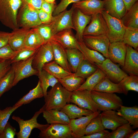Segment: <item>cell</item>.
<instances>
[{"label": "cell", "mask_w": 138, "mask_h": 138, "mask_svg": "<svg viewBox=\"0 0 138 138\" xmlns=\"http://www.w3.org/2000/svg\"><path fill=\"white\" fill-rule=\"evenodd\" d=\"M14 78V72L11 68L9 71L0 79V98L13 86Z\"/></svg>", "instance_id": "40"}, {"label": "cell", "mask_w": 138, "mask_h": 138, "mask_svg": "<svg viewBox=\"0 0 138 138\" xmlns=\"http://www.w3.org/2000/svg\"><path fill=\"white\" fill-rule=\"evenodd\" d=\"M74 8L72 5L69 10L66 9L57 15L53 16L52 21L48 24L50 27L52 36L65 29L75 30L72 20Z\"/></svg>", "instance_id": "8"}, {"label": "cell", "mask_w": 138, "mask_h": 138, "mask_svg": "<svg viewBox=\"0 0 138 138\" xmlns=\"http://www.w3.org/2000/svg\"><path fill=\"white\" fill-rule=\"evenodd\" d=\"M93 90L108 93H118L127 95V93L119 83L111 81L106 76L93 88Z\"/></svg>", "instance_id": "23"}, {"label": "cell", "mask_w": 138, "mask_h": 138, "mask_svg": "<svg viewBox=\"0 0 138 138\" xmlns=\"http://www.w3.org/2000/svg\"><path fill=\"white\" fill-rule=\"evenodd\" d=\"M67 59L72 72H75L83 60L85 59L82 52L75 48L65 49Z\"/></svg>", "instance_id": "30"}, {"label": "cell", "mask_w": 138, "mask_h": 138, "mask_svg": "<svg viewBox=\"0 0 138 138\" xmlns=\"http://www.w3.org/2000/svg\"><path fill=\"white\" fill-rule=\"evenodd\" d=\"M38 16L42 24H48L52 21L53 16L43 11L41 9L37 10Z\"/></svg>", "instance_id": "50"}, {"label": "cell", "mask_w": 138, "mask_h": 138, "mask_svg": "<svg viewBox=\"0 0 138 138\" xmlns=\"http://www.w3.org/2000/svg\"><path fill=\"white\" fill-rule=\"evenodd\" d=\"M43 116L47 123L49 124H68L70 119L63 112L54 109L44 110L42 112Z\"/></svg>", "instance_id": "26"}, {"label": "cell", "mask_w": 138, "mask_h": 138, "mask_svg": "<svg viewBox=\"0 0 138 138\" xmlns=\"http://www.w3.org/2000/svg\"><path fill=\"white\" fill-rule=\"evenodd\" d=\"M16 51H14L9 44L0 48V61L11 60Z\"/></svg>", "instance_id": "47"}, {"label": "cell", "mask_w": 138, "mask_h": 138, "mask_svg": "<svg viewBox=\"0 0 138 138\" xmlns=\"http://www.w3.org/2000/svg\"><path fill=\"white\" fill-rule=\"evenodd\" d=\"M17 21L19 28L28 29L36 27L42 24L38 17L37 10L23 4L18 11Z\"/></svg>", "instance_id": "5"}, {"label": "cell", "mask_w": 138, "mask_h": 138, "mask_svg": "<svg viewBox=\"0 0 138 138\" xmlns=\"http://www.w3.org/2000/svg\"><path fill=\"white\" fill-rule=\"evenodd\" d=\"M122 42L125 44L137 50L138 28L126 27Z\"/></svg>", "instance_id": "39"}, {"label": "cell", "mask_w": 138, "mask_h": 138, "mask_svg": "<svg viewBox=\"0 0 138 138\" xmlns=\"http://www.w3.org/2000/svg\"><path fill=\"white\" fill-rule=\"evenodd\" d=\"M126 27L138 28V2L126 11L121 19Z\"/></svg>", "instance_id": "31"}, {"label": "cell", "mask_w": 138, "mask_h": 138, "mask_svg": "<svg viewBox=\"0 0 138 138\" xmlns=\"http://www.w3.org/2000/svg\"><path fill=\"white\" fill-rule=\"evenodd\" d=\"M17 133L16 129L8 122L0 135V138H14Z\"/></svg>", "instance_id": "49"}, {"label": "cell", "mask_w": 138, "mask_h": 138, "mask_svg": "<svg viewBox=\"0 0 138 138\" xmlns=\"http://www.w3.org/2000/svg\"><path fill=\"white\" fill-rule=\"evenodd\" d=\"M106 76V74L104 72L98 67L96 71L86 78V80H85L77 90H86L90 91Z\"/></svg>", "instance_id": "34"}, {"label": "cell", "mask_w": 138, "mask_h": 138, "mask_svg": "<svg viewBox=\"0 0 138 138\" xmlns=\"http://www.w3.org/2000/svg\"><path fill=\"white\" fill-rule=\"evenodd\" d=\"M104 3V0H83L73 3V5L83 14L92 16L105 10Z\"/></svg>", "instance_id": "16"}, {"label": "cell", "mask_w": 138, "mask_h": 138, "mask_svg": "<svg viewBox=\"0 0 138 138\" xmlns=\"http://www.w3.org/2000/svg\"><path fill=\"white\" fill-rule=\"evenodd\" d=\"M70 102L94 112L99 110L98 106L93 99L90 91L87 90H77L72 92Z\"/></svg>", "instance_id": "9"}, {"label": "cell", "mask_w": 138, "mask_h": 138, "mask_svg": "<svg viewBox=\"0 0 138 138\" xmlns=\"http://www.w3.org/2000/svg\"><path fill=\"white\" fill-rule=\"evenodd\" d=\"M118 114L126 120L133 129L138 127V107L122 106L117 110Z\"/></svg>", "instance_id": "28"}, {"label": "cell", "mask_w": 138, "mask_h": 138, "mask_svg": "<svg viewBox=\"0 0 138 138\" xmlns=\"http://www.w3.org/2000/svg\"><path fill=\"white\" fill-rule=\"evenodd\" d=\"M138 0H123L125 5L126 11L129 10Z\"/></svg>", "instance_id": "56"}, {"label": "cell", "mask_w": 138, "mask_h": 138, "mask_svg": "<svg viewBox=\"0 0 138 138\" xmlns=\"http://www.w3.org/2000/svg\"><path fill=\"white\" fill-rule=\"evenodd\" d=\"M101 14L107 25L106 36L110 42L122 41L126 27L121 20L111 16L105 10Z\"/></svg>", "instance_id": "6"}, {"label": "cell", "mask_w": 138, "mask_h": 138, "mask_svg": "<svg viewBox=\"0 0 138 138\" xmlns=\"http://www.w3.org/2000/svg\"><path fill=\"white\" fill-rule=\"evenodd\" d=\"M138 130H137L133 131L130 133L127 136V138H138Z\"/></svg>", "instance_id": "57"}, {"label": "cell", "mask_w": 138, "mask_h": 138, "mask_svg": "<svg viewBox=\"0 0 138 138\" xmlns=\"http://www.w3.org/2000/svg\"><path fill=\"white\" fill-rule=\"evenodd\" d=\"M105 10L110 16L121 20L126 12L123 0H104Z\"/></svg>", "instance_id": "22"}, {"label": "cell", "mask_w": 138, "mask_h": 138, "mask_svg": "<svg viewBox=\"0 0 138 138\" xmlns=\"http://www.w3.org/2000/svg\"><path fill=\"white\" fill-rule=\"evenodd\" d=\"M22 105H14L12 107H7L3 110H0V135L2 133L12 113Z\"/></svg>", "instance_id": "44"}, {"label": "cell", "mask_w": 138, "mask_h": 138, "mask_svg": "<svg viewBox=\"0 0 138 138\" xmlns=\"http://www.w3.org/2000/svg\"><path fill=\"white\" fill-rule=\"evenodd\" d=\"M43 97L44 93L41 86L40 82L39 80L36 87L20 98L14 105L17 106L28 104L35 99Z\"/></svg>", "instance_id": "37"}, {"label": "cell", "mask_w": 138, "mask_h": 138, "mask_svg": "<svg viewBox=\"0 0 138 138\" xmlns=\"http://www.w3.org/2000/svg\"><path fill=\"white\" fill-rule=\"evenodd\" d=\"M134 131L132 126L128 123L117 128L110 132L107 138H127Z\"/></svg>", "instance_id": "42"}, {"label": "cell", "mask_w": 138, "mask_h": 138, "mask_svg": "<svg viewBox=\"0 0 138 138\" xmlns=\"http://www.w3.org/2000/svg\"><path fill=\"white\" fill-rule=\"evenodd\" d=\"M60 110L64 113L70 119L88 115L94 112L90 110L80 108L74 104L67 103Z\"/></svg>", "instance_id": "32"}, {"label": "cell", "mask_w": 138, "mask_h": 138, "mask_svg": "<svg viewBox=\"0 0 138 138\" xmlns=\"http://www.w3.org/2000/svg\"><path fill=\"white\" fill-rule=\"evenodd\" d=\"M50 41L53 48L54 61L66 71L72 73L68 61L65 49L54 40H51Z\"/></svg>", "instance_id": "24"}, {"label": "cell", "mask_w": 138, "mask_h": 138, "mask_svg": "<svg viewBox=\"0 0 138 138\" xmlns=\"http://www.w3.org/2000/svg\"><path fill=\"white\" fill-rule=\"evenodd\" d=\"M110 132L105 129L89 135H84L81 138H107Z\"/></svg>", "instance_id": "54"}, {"label": "cell", "mask_w": 138, "mask_h": 138, "mask_svg": "<svg viewBox=\"0 0 138 138\" xmlns=\"http://www.w3.org/2000/svg\"><path fill=\"white\" fill-rule=\"evenodd\" d=\"M99 110L87 116H83L77 119H70L69 125L71 131V135L73 138H81L85 135L86 127L91 120L100 113Z\"/></svg>", "instance_id": "15"}, {"label": "cell", "mask_w": 138, "mask_h": 138, "mask_svg": "<svg viewBox=\"0 0 138 138\" xmlns=\"http://www.w3.org/2000/svg\"><path fill=\"white\" fill-rule=\"evenodd\" d=\"M30 29L19 28L10 33L8 44L14 51H17L24 47L26 37Z\"/></svg>", "instance_id": "25"}, {"label": "cell", "mask_w": 138, "mask_h": 138, "mask_svg": "<svg viewBox=\"0 0 138 138\" xmlns=\"http://www.w3.org/2000/svg\"><path fill=\"white\" fill-rule=\"evenodd\" d=\"M83 0H61L59 4L56 6L52 14L53 16L57 15L66 9L70 4Z\"/></svg>", "instance_id": "48"}, {"label": "cell", "mask_w": 138, "mask_h": 138, "mask_svg": "<svg viewBox=\"0 0 138 138\" xmlns=\"http://www.w3.org/2000/svg\"><path fill=\"white\" fill-rule=\"evenodd\" d=\"M45 43L36 27L30 29L25 39L24 47L37 50Z\"/></svg>", "instance_id": "27"}, {"label": "cell", "mask_w": 138, "mask_h": 138, "mask_svg": "<svg viewBox=\"0 0 138 138\" xmlns=\"http://www.w3.org/2000/svg\"><path fill=\"white\" fill-rule=\"evenodd\" d=\"M22 4L28 5L38 10L41 8L42 4L44 0H21Z\"/></svg>", "instance_id": "52"}, {"label": "cell", "mask_w": 138, "mask_h": 138, "mask_svg": "<svg viewBox=\"0 0 138 138\" xmlns=\"http://www.w3.org/2000/svg\"><path fill=\"white\" fill-rule=\"evenodd\" d=\"M100 113L102 123L105 129H108L112 131L118 127L128 123L117 112L113 110H105Z\"/></svg>", "instance_id": "17"}, {"label": "cell", "mask_w": 138, "mask_h": 138, "mask_svg": "<svg viewBox=\"0 0 138 138\" xmlns=\"http://www.w3.org/2000/svg\"><path fill=\"white\" fill-rule=\"evenodd\" d=\"M54 59L53 48L50 41L45 43L37 50L34 56L32 66L38 72L39 74L44 65L53 61Z\"/></svg>", "instance_id": "10"}, {"label": "cell", "mask_w": 138, "mask_h": 138, "mask_svg": "<svg viewBox=\"0 0 138 138\" xmlns=\"http://www.w3.org/2000/svg\"><path fill=\"white\" fill-rule=\"evenodd\" d=\"M107 31L106 21L101 13H99L92 16L90 22L84 30L83 36L106 35Z\"/></svg>", "instance_id": "14"}, {"label": "cell", "mask_w": 138, "mask_h": 138, "mask_svg": "<svg viewBox=\"0 0 138 138\" xmlns=\"http://www.w3.org/2000/svg\"><path fill=\"white\" fill-rule=\"evenodd\" d=\"M51 40L56 41L65 49H79L78 41L73 34L71 29H65L58 32L52 36Z\"/></svg>", "instance_id": "19"}, {"label": "cell", "mask_w": 138, "mask_h": 138, "mask_svg": "<svg viewBox=\"0 0 138 138\" xmlns=\"http://www.w3.org/2000/svg\"><path fill=\"white\" fill-rule=\"evenodd\" d=\"M100 113L92 119L87 125L85 129V135H89L105 129L102 123Z\"/></svg>", "instance_id": "43"}, {"label": "cell", "mask_w": 138, "mask_h": 138, "mask_svg": "<svg viewBox=\"0 0 138 138\" xmlns=\"http://www.w3.org/2000/svg\"><path fill=\"white\" fill-rule=\"evenodd\" d=\"M34 55L27 60L11 64V68L14 73L13 86L16 85L19 81L25 78L33 75L38 76V72L33 68L32 66Z\"/></svg>", "instance_id": "7"}, {"label": "cell", "mask_w": 138, "mask_h": 138, "mask_svg": "<svg viewBox=\"0 0 138 138\" xmlns=\"http://www.w3.org/2000/svg\"><path fill=\"white\" fill-rule=\"evenodd\" d=\"M91 16L83 14L77 9L74 8L72 15V22L76 31L75 36L78 41L83 42L84 30L90 22Z\"/></svg>", "instance_id": "18"}, {"label": "cell", "mask_w": 138, "mask_h": 138, "mask_svg": "<svg viewBox=\"0 0 138 138\" xmlns=\"http://www.w3.org/2000/svg\"><path fill=\"white\" fill-rule=\"evenodd\" d=\"M36 28L45 43L51 40L52 35L49 24H42Z\"/></svg>", "instance_id": "46"}, {"label": "cell", "mask_w": 138, "mask_h": 138, "mask_svg": "<svg viewBox=\"0 0 138 138\" xmlns=\"http://www.w3.org/2000/svg\"><path fill=\"white\" fill-rule=\"evenodd\" d=\"M83 41L89 48L101 53L106 58H108V51L110 42L106 35L84 36Z\"/></svg>", "instance_id": "12"}, {"label": "cell", "mask_w": 138, "mask_h": 138, "mask_svg": "<svg viewBox=\"0 0 138 138\" xmlns=\"http://www.w3.org/2000/svg\"><path fill=\"white\" fill-rule=\"evenodd\" d=\"M10 60L0 61V79L3 77L11 68Z\"/></svg>", "instance_id": "51"}, {"label": "cell", "mask_w": 138, "mask_h": 138, "mask_svg": "<svg viewBox=\"0 0 138 138\" xmlns=\"http://www.w3.org/2000/svg\"><path fill=\"white\" fill-rule=\"evenodd\" d=\"M45 110L44 105L38 111L36 112L33 117L30 119L24 120L20 117L14 115L12 119L18 124L19 131L17 132L16 135L18 138H28L32 130L34 128L39 129L40 131L44 130L49 124H43L38 122L37 118L39 115Z\"/></svg>", "instance_id": "4"}, {"label": "cell", "mask_w": 138, "mask_h": 138, "mask_svg": "<svg viewBox=\"0 0 138 138\" xmlns=\"http://www.w3.org/2000/svg\"><path fill=\"white\" fill-rule=\"evenodd\" d=\"M94 64L102 70L108 78L116 83H119L128 75L119 65L108 58L106 59L101 63H95Z\"/></svg>", "instance_id": "11"}, {"label": "cell", "mask_w": 138, "mask_h": 138, "mask_svg": "<svg viewBox=\"0 0 138 138\" xmlns=\"http://www.w3.org/2000/svg\"><path fill=\"white\" fill-rule=\"evenodd\" d=\"M79 50L83 54L86 59L91 63H101L106 58L100 53L87 47L83 42L78 41ZM95 65V64H94Z\"/></svg>", "instance_id": "29"}, {"label": "cell", "mask_w": 138, "mask_h": 138, "mask_svg": "<svg viewBox=\"0 0 138 138\" xmlns=\"http://www.w3.org/2000/svg\"><path fill=\"white\" fill-rule=\"evenodd\" d=\"M37 50L23 48L16 51L15 55L10 60L11 64L20 61L25 60L28 59L34 55Z\"/></svg>", "instance_id": "45"}, {"label": "cell", "mask_w": 138, "mask_h": 138, "mask_svg": "<svg viewBox=\"0 0 138 138\" xmlns=\"http://www.w3.org/2000/svg\"><path fill=\"white\" fill-rule=\"evenodd\" d=\"M45 1L49 3H55V0H44Z\"/></svg>", "instance_id": "58"}, {"label": "cell", "mask_w": 138, "mask_h": 138, "mask_svg": "<svg viewBox=\"0 0 138 138\" xmlns=\"http://www.w3.org/2000/svg\"><path fill=\"white\" fill-rule=\"evenodd\" d=\"M127 92L129 91L138 92V75H129L124 78L119 83Z\"/></svg>", "instance_id": "41"}, {"label": "cell", "mask_w": 138, "mask_h": 138, "mask_svg": "<svg viewBox=\"0 0 138 138\" xmlns=\"http://www.w3.org/2000/svg\"><path fill=\"white\" fill-rule=\"evenodd\" d=\"M91 97L98 105L99 110H117L123 105L121 98L115 93H108L92 90Z\"/></svg>", "instance_id": "3"}, {"label": "cell", "mask_w": 138, "mask_h": 138, "mask_svg": "<svg viewBox=\"0 0 138 138\" xmlns=\"http://www.w3.org/2000/svg\"><path fill=\"white\" fill-rule=\"evenodd\" d=\"M126 45V53L122 69L129 75H138V52L137 50Z\"/></svg>", "instance_id": "21"}, {"label": "cell", "mask_w": 138, "mask_h": 138, "mask_svg": "<svg viewBox=\"0 0 138 138\" xmlns=\"http://www.w3.org/2000/svg\"><path fill=\"white\" fill-rule=\"evenodd\" d=\"M22 4L21 0H0V21L1 23L13 30L19 28L17 18Z\"/></svg>", "instance_id": "2"}, {"label": "cell", "mask_w": 138, "mask_h": 138, "mask_svg": "<svg viewBox=\"0 0 138 138\" xmlns=\"http://www.w3.org/2000/svg\"><path fill=\"white\" fill-rule=\"evenodd\" d=\"M126 45L122 41L110 42L108 51V57L113 63L123 66L126 53Z\"/></svg>", "instance_id": "20"}, {"label": "cell", "mask_w": 138, "mask_h": 138, "mask_svg": "<svg viewBox=\"0 0 138 138\" xmlns=\"http://www.w3.org/2000/svg\"><path fill=\"white\" fill-rule=\"evenodd\" d=\"M71 92L64 88L60 83L52 87L44 97L45 110H61L70 103Z\"/></svg>", "instance_id": "1"}, {"label": "cell", "mask_w": 138, "mask_h": 138, "mask_svg": "<svg viewBox=\"0 0 138 138\" xmlns=\"http://www.w3.org/2000/svg\"><path fill=\"white\" fill-rule=\"evenodd\" d=\"M56 6L55 3H48L44 0L42 4L41 9L47 13L52 15Z\"/></svg>", "instance_id": "53"}, {"label": "cell", "mask_w": 138, "mask_h": 138, "mask_svg": "<svg viewBox=\"0 0 138 138\" xmlns=\"http://www.w3.org/2000/svg\"><path fill=\"white\" fill-rule=\"evenodd\" d=\"M10 33L0 31V48L8 44Z\"/></svg>", "instance_id": "55"}, {"label": "cell", "mask_w": 138, "mask_h": 138, "mask_svg": "<svg viewBox=\"0 0 138 138\" xmlns=\"http://www.w3.org/2000/svg\"><path fill=\"white\" fill-rule=\"evenodd\" d=\"M38 76L43 91L44 97L47 95V89L49 87H53L59 82L57 79L43 69Z\"/></svg>", "instance_id": "38"}, {"label": "cell", "mask_w": 138, "mask_h": 138, "mask_svg": "<svg viewBox=\"0 0 138 138\" xmlns=\"http://www.w3.org/2000/svg\"><path fill=\"white\" fill-rule=\"evenodd\" d=\"M43 69L57 79L63 78L73 73L66 71L54 60L45 64Z\"/></svg>", "instance_id": "35"}, {"label": "cell", "mask_w": 138, "mask_h": 138, "mask_svg": "<svg viewBox=\"0 0 138 138\" xmlns=\"http://www.w3.org/2000/svg\"><path fill=\"white\" fill-rule=\"evenodd\" d=\"M73 73L63 78L57 79L64 88L71 92L77 90L85 81V78L75 76Z\"/></svg>", "instance_id": "33"}, {"label": "cell", "mask_w": 138, "mask_h": 138, "mask_svg": "<svg viewBox=\"0 0 138 138\" xmlns=\"http://www.w3.org/2000/svg\"><path fill=\"white\" fill-rule=\"evenodd\" d=\"M69 124H50L43 131H40L41 138H72Z\"/></svg>", "instance_id": "13"}, {"label": "cell", "mask_w": 138, "mask_h": 138, "mask_svg": "<svg viewBox=\"0 0 138 138\" xmlns=\"http://www.w3.org/2000/svg\"><path fill=\"white\" fill-rule=\"evenodd\" d=\"M98 67L85 59H84L79 65L76 72L73 73L75 76L86 78L94 73Z\"/></svg>", "instance_id": "36"}]
</instances>
